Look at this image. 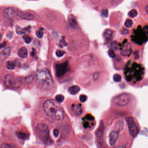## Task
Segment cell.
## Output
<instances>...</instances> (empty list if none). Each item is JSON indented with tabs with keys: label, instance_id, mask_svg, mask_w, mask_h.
Returning a JSON list of instances; mask_svg holds the SVG:
<instances>
[{
	"label": "cell",
	"instance_id": "6da1fadb",
	"mask_svg": "<svg viewBox=\"0 0 148 148\" xmlns=\"http://www.w3.org/2000/svg\"><path fill=\"white\" fill-rule=\"evenodd\" d=\"M123 75L126 82L134 85L143 79L145 75V68L140 63L129 61L124 67Z\"/></svg>",
	"mask_w": 148,
	"mask_h": 148
},
{
	"label": "cell",
	"instance_id": "7a4b0ae2",
	"mask_svg": "<svg viewBox=\"0 0 148 148\" xmlns=\"http://www.w3.org/2000/svg\"><path fill=\"white\" fill-rule=\"evenodd\" d=\"M43 109L46 115L57 120H63L64 114L63 109L56 101L49 100L44 103Z\"/></svg>",
	"mask_w": 148,
	"mask_h": 148
},
{
	"label": "cell",
	"instance_id": "3957f363",
	"mask_svg": "<svg viewBox=\"0 0 148 148\" xmlns=\"http://www.w3.org/2000/svg\"><path fill=\"white\" fill-rule=\"evenodd\" d=\"M131 40L136 44L142 45L148 40V25H138L133 30Z\"/></svg>",
	"mask_w": 148,
	"mask_h": 148
},
{
	"label": "cell",
	"instance_id": "277c9868",
	"mask_svg": "<svg viewBox=\"0 0 148 148\" xmlns=\"http://www.w3.org/2000/svg\"><path fill=\"white\" fill-rule=\"evenodd\" d=\"M36 78L38 84L42 87H49L53 84V80L50 73L48 69L45 68L38 70Z\"/></svg>",
	"mask_w": 148,
	"mask_h": 148
},
{
	"label": "cell",
	"instance_id": "5b68a950",
	"mask_svg": "<svg viewBox=\"0 0 148 148\" xmlns=\"http://www.w3.org/2000/svg\"><path fill=\"white\" fill-rule=\"evenodd\" d=\"M36 132L39 137L44 143H49L50 140L47 125L44 123H39L36 127Z\"/></svg>",
	"mask_w": 148,
	"mask_h": 148
},
{
	"label": "cell",
	"instance_id": "8992f818",
	"mask_svg": "<svg viewBox=\"0 0 148 148\" xmlns=\"http://www.w3.org/2000/svg\"><path fill=\"white\" fill-rule=\"evenodd\" d=\"M131 99L130 95L127 93H123L116 96L113 98L114 104L119 107H123L127 105Z\"/></svg>",
	"mask_w": 148,
	"mask_h": 148
},
{
	"label": "cell",
	"instance_id": "52a82bcc",
	"mask_svg": "<svg viewBox=\"0 0 148 148\" xmlns=\"http://www.w3.org/2000/svg\"><path fill=\"white\" fill-rule=\"evenodd\" d=\"M125 119L129 130V133L132 137H136L140 131L137 123L132 117H127Z\"/></svg>",
	"mask_w": 148,
	"mask_h": 148
},
{
	"label": "cell",
	"instance_id": "ba28073f",
	"mask_svg": "<svg viewBox=\"0 0 148 148\" xmlns=\"http://www.w3.org/2000/svg\"><path fill=\"white\" fill-rule=\"evenodd\" d=\"M55 69L56 77H61L70 70L69 63L68 61H65L64 63L57 64Z\"/></svg>",
	"mask_w": 148,
	"mask_h": 148
},
{
	"label": "cell",
	"instance_id": "9c48e42d",
	"mask_svg": "<svg viewBox=\"0 0 148 148\" xmlns=\"http://www.w3.org/2000/svg\"><path fill=\"white\" fill-rule=\"evenodd\" d=\"M4 83L7 87L10 88H15L19 86V83L11 74H8L5 77Z\"/></svg>",
	"mask_w": 148,
	"mask_h": 148
},
{
	"label": "cell",
	"instance_id": "30bf717a",
	"mask_svg": "<svg viewBox=\"0 0 148 148\" xmlns=\"http://www.w3.org/2000/svg\"><path fill=\"white\" fill-rule=\"evenodd\" d=\"M19 11L17 9L12 7H9L7 8L3 13L4 17L9 19H14L17 15H20Z\"/></svg>",
	"mask_w": 148,
	"mask_h": 148
},
{
	"label": "cell",
	"instance_id": "8fae6325",
	"mask_svg": "<svg viewBox=\"0 0 148 148\" xmlns=\"http://www.w3.org/2000/svg\"><path fill=\"white\" fill-rule=\"evenodd\" d=\"M140 13L148 19V1H140L139 4Z\"/></svg>",
	"mask_w": 148,
	"mask_h": 148
},
{
	"label": "cell",
	"instance_id": "7c38bea8",
	"mask_svg": "<svg viewBox=\"0 0 148 148\" xmlns=\"http://www.w3.org/2000/svg\"><path fill=\"white\" fill-rule=\"evenodd\" d=\"M119 138V133L117 131H112L109 135V143L111 146H114Z\"/></svg>",
	"mask_w": 148,
	"mask_h": 148
},
{
	"label": "cell",
	"instance_id": "4fadbf2b",
	"mask_svg": "<svg viewBox=\"0 0 148 148\" xmlns=\"http://www.w3.org/2000/svg\"><path fill=\"white\" fill-rule=\"evenodd\" d=\"M20 16L22 19L28 20H32L34 17V15L33 14L29 12H21Z\"/></svg>",
	"mask_w": 148,
	"mask_h": 148
},
{
	"label": "cell",
	"instance_id": "5bb4252c",
	"mask_svg": "<svg viewBox=\"0 0 148 148\" xmlns=\"http://www.w3.org/2000/svg\"><path fill=\"white\" fill-rule=\"evenodd\" d=\"M104 131V126L102 123H101L100 125V129L98 130L97 132V136L98 139V141L101 144L102 143V140H103V133Z\"/></svg>",
	"mask_w": 148,
	"mask_h": 148
},
{
	"label": "cell",
	"instance_id": "9a60e30c",
	"mask_svg": "<svg viewBox=\"0 0 148 148\" xmlns=\"http://www.w3.org/2000/svg\"><path fill=\"white\" fill-rule=\"evenodd\" d=\"M72 110L73 113H75L76 115H81L82 113L81 105L80 104H76L72 105Z\"/></svg>",
	"mask_w": 148,
	"mask_h": 148
},
{
	"label": "cell",
	"instance_id": "2e32d148",
	"mask_svg": "<svg viewBox=\"0 0 148 148\" xmlns=\"http://www.w3.org/2000/svg\"><path fill=\"white\" fill-rule=\"evenodd\" d=\"M18 55L21 58H25L27 56L28 52L26 47H22L18 51Z\"/></svg>",
	"mask_w": 148,
	"mask_h": 148
},
{
	"label": "cell",
	"instance_id": "e0dca14e",
	"mask_svg": "<svg viewBox=\"0 0 148 148\" xmlns=\"http://www.w3.org/2000/svg\"><path fill=\"white\" fill-rule=\"evenodd\" d=\"M69 92L72 95H75L79 92L80 88L77 86H73L69 88Z\"/></svg>",
	"mask_w": 148,
	"mask_h": 148
},
{
	"label": "cell",
	"instance_id": "ac0fdd59",
	"mask_svg": "<svg viewBox=\"0 0 148 148\" xmlns=\"http://www.w3.org/2000/svg\"><path fill=\"white\" fill-rule=\"evenodd\" d=\"M34 76L33 75H31L30 76H28L27 77H25V78H21V81L23 82V83H27V84H29V83H31L32 82H33V81L34 79Z\"/></svg>",
	"mask_w": 148,
	"mask_h": 148
},
{
	"label": "cell",
	"instance_id": "d6986e66",
	"mask_svg": "<svg viewBox=\"0 0 148 148\" xmlns=\"http://www.w3.org/2000/svg\"><path fill=\"white\" fill-rule=\"evenodd\" d=\"M11 47H8L3 50L1 53V56L3 57H6L8 56L11 53Z\"/></svg>",
	"mask_w": 148,
	"mask_h": 148
},
{
	"label": "cell",
	"instance_id": "ffe728a7",
	"mask_svg": "<svg viewBox=\"0 0 148 148\" xmlns=\"http://www.w3.org/2000/svg\"><path fill=\"white\" fill-rule=\"evenodd\" d=\"M123 122L122 120H119L117 121L115 125L116 129H117V131H120V130H122L123 129Z\"/></svg>",
	"mask_w": 148,
	"mask_h": 148
},
{
	"label": "cell",
	"instance_id": "44dd1931",
	"mask_svg": "<svg viewBox=\"0 0 148 148\" xmlns=\"http://www.w3.org/2000/svg\"><path fill=\"white\" fill-rule=\"evenodd\" d=\"M16 67V64L15 63L11 61H9L7 62V67L9 70H12L15 69V67Z\"/></svg>",
	"mask_w": 148,
	"mask_h": 148
},
{
	"label": "cell",
	"instance_id": "7402d4cb",
	"mask_svg": "<svg viewBox=\"0 0 148 148\" xmlns=\"http://www.w3.org/2000/svg\"><path fill=\"white\" fill-rule=\"evenodd\" d=\"M16 31L17 33L19 35L23 34H24L26 33V31L24 29L18 26H17L16 27Z\"/></svg>",
	"mask_w": 148,
	"mask_h": 148
},
{
	"label": "cell",
	"instance_id": "603a6c76",
	"mask_svg": "<svg viewBox=\"0 0 148 148\" xmlns=\"http://www.w3.org/2000/svg\"><path fill=\"white\" fill-rule=\"evenodd\" d=\"M17 137L21 140H25L27 137V135L26 134L21 132H17Z\"/></svg>",
	"mask_w": 148,
	"mask_h": 148
},
{
	"label": "cell",
	"instance_id": "cb8c5ba5",
	"mask_svg": "<svg viewBox=\"0 0 148 148\" xmlns=\"http://www.w3.org/2000/svg\"><path fill=\"white\" fill-rule=\"evenodd\" d=\"M55 100L57 102H63V100H64V97L63 95L59 94L57 95L55 97Z\"/></svg>",
	"mask_w": 148,
	"mask_h": 148
},
{
	"label": "cell",
	"instance_id": "d4e9b609",
	"mask_svg": "<svg viewBox=\"0 0 148 148\" xmlns=\"http://www.w3.org/2000/svg\"><path fill=\"white\" fill-rule=\"evenodd\" d=\"M0 148H17V147L14 144L3 143L1 145Z\"/></svg>",
	"mask_w": 148,
	"mask_h": 148
},
{
	"label": "cell",
	"instance_id": "484cf974",
	"mask_svg": "<svg viewBox=\"0 0 148 148\" xmlns=\"http://www.w3.org/2000/svg\"><path fill=\"white\" fill-rule=\"evenodd\" d=\"M43 29L42 28V29H40V30H39V31H38L36 32L37 36L39 38H41L43 37V35H44V31H43Z\"/></svg>",
	"mask_w": 148,
	"mask_h": 148
},
{
	"label": "cell",
	"instance_id": "4316f807",
	"mask_svg": "<svg viewBox=\"0 0 148 148\" xmlns=\"http://www.w3.org/2000/svg\"><path fill=\"white\" fill-rule=\"evenodd\" d=\"M137 15V12L136 10H132L129 13V15L130 17H131L132 18L135 17Z\"/></svg>",
	"mask_w": 148,
	"mask_h": 148
},
{
	"label": "cell",
	"instance_id": "83f0119b",
	"mask_svg": "<svg viewBox=\"0 0 148 148\" xmlns=\"http://www.w3.org/2000/svg\"><path fill=\"white\" fill-rule=\"evenodd\" d=\"M23 40H24L25 42L27 44H29L31 41V38L29 37L28 36L24 35L23 36Z\"/></svg>",
	"mask_w": 148,
	"mask_h": 148
},
{
	"label": "cell",
	"instance_id": "f1b7e54d",
	"mask_svg": "<svg viewBox=\"0 0 148 148\" xmlns=\"http://www.w3.org/2000/svg\"><path fill=\"white\" fill-rule=\"evenodd\" d=\"M65 52L63 50H57L56 52V54L57 56L58 57H61L65 54Z\"/></svg>",
	"mask_w": 148,
	"mask_h": 148
},
{
	"label": "cell",
	"instance_id": "f546056e",
	"mask_svg": "<svg viewBox=\"0 0 148 148\" xmlns=\"http://www.w3.org/2000/svg\"><path fill=\"white\" fill-rule=\"evenodd\" d=\"M87 100V96L85 95H81L79 96V100L82 102H85Z\"/></svg>",
	"mask_w": 148,
	"mask_h": 148
},
{
	"label": "cell",
	"instance_id": "4dcf8cb0",
	"mask_svg": "<svg viewBox=\"0 0 148 148\" xmlns=\"http://www.w3.org/2000/svg\"><path fill=\"white\" fill-rule=\"evenodd\" d=\"M132 25V21L131 20L128 19L127 21L125 22V25L126 27H130Z\"/></svg>",
	"mask_w": 148,
	"mask_h": 148
},
{
	"label": "cell",
	"instance_id": "1f68e13d",
	"mask_svg": "<svg viewBox=\"0 0 148 148\" xmlns=\"http://www.w3.org/2000/svg\"><path fill=\"white\" fill-rule=\"evenodd\" d=\"M69 23H70V25H72L73 27L74 26H76V21H75V19L73 18H72L71 19H70L69 20Z\"/></svg>",
	"mask_w": 148,
	"mask_h": 148
},
{
	"label": "cell",
	"instance_id": "d6a6232c",
	"mask_svg": "<svg viewBox=\"0 0 148 148\" xmlns=\"http://www.w3.org/2000/svg\"><path fill=\"white\" fill-rule=\"evenodd\" d=\"M86 118L88 120H90V121L93 120L94 119V117L90 114H88L86 115Z\"/></svg>",
	"mask_w": 148,
	"mask_h": 148
},
{
	"label": "cell",
	"instance_id": "836d02e7",
	"mask_svg": "<svg viewBox=\"0 0 148 148\" xmlns=\"http://www.w3.org/2000/svg\"><path fill=\"white\" fill-rule=\"evenodd\" d=\"M53 133H54V135L55 137H57L59 135V132L58 130L57 129H54V132H53Z\"/></svg>",
	"mask_w": 148,
	"mask_h": 148
},
{
	"label": "cell",
	"instance_id": "e575fe53",
	"mask_svg": "<svg viewBox=\"0 0 148 148\" xmlns=\"http://www.w3.org/2000/svg\"><path fill=\"white\" fill-rule=\"evenodd\" d=\"M89 123L87 122H85L84 123V128H87L88 127H89Z\"/></svg>",
	"mask_w": 148,
	"mask_h": 148
},
{
	"label": "cell",
	"instance_id": "d590c367",
	"mask_svg": "<svg viewBox=\"0 0 148 148\" xmlns=\"http://www.w3.org/2000/svg\"><path fill=\"white\" fill-rule=\"evenodd\" d=\"M6 45V43L5 42H3V44H1V48H2L3 47H4V46H5Z\"/></svg>",
	"mask_w": 148,
	"mask_h": 148
},
{
	"label": "cell",
	"instance_id": "8d00e7d4",
	"mask_svg": "<svg viewBox=\"0 0 148 148\" xmlns=\"http://www.w3.org/2000/svg\"><path fill=\"white\" fill-rule=\"evenodd\" d=\"M114 148H125V146H117V147H115Z\"/></svg>",
	"mask_w": 148,
	"mask_h": 148
}]
</instances>
